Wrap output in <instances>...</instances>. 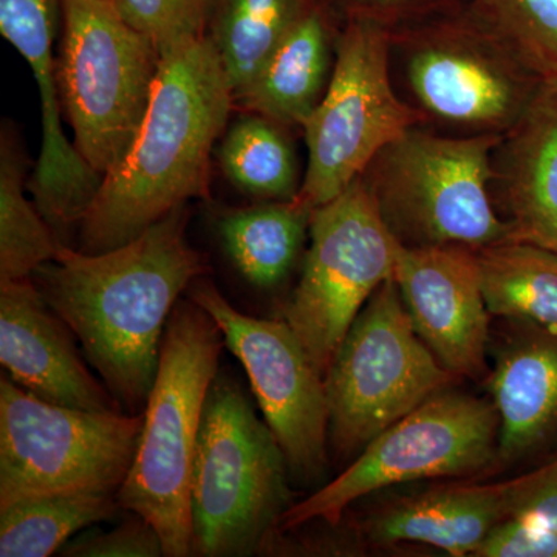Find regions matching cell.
Returning a JSON list of instances; mask_svg holds the SVG:
<instances>
[{
  "label": "cell",
  "instance_id": "8fae6325",
  "mask_svg": "<svg viewBox=\"0 0 557 557\" xmlns=\"http://www.w3.org/2000/svg\"><path fill=\"white\" fill-rule=\"evenodd\" d=\"M309 234L302 274L282 319L325 379L359 311L395 277L405 245L388 230L362 177L313 209Z\"/></svg>",
  "mask_w": 557,
  "mask_h": 557
},
{
  "label": "cell",
  "instance_id": "ba28073f",
  "mask_svg": "<svg viewBox=\"0 0 557 557\" xmlns=\"http://www.w3.org/2000/svg\"><path fill=\"white\" fill-rule=\"evenodd\" d=\"M454 376L418 336L395 278L359 311L325 373L329 445L338 457L362 450L376 435Z\"/></svg>",
  "mask_w": 557,
  "mask_h": 557
},
{
  "label": "cell",
  "instance_id": "1f68e13d",
  "mask_svg": "<svg viewBox=\"0 0 557 557\" xmlns=\"http://www.w3.org/2000/svg\"><path fill=\"white\" fill-rule=\"evenodd\" d=\"M369 2H376V3H397V2H406V0H369Z\"/></svg>",
  "mask_w": 557,
  "mask_h": 557
},
{
  "label": "cell",
  "instance_id": "3957f363",
  "mask_svg": "<svg viewBox=\"0 0 557 557\" xmlns=\"http://www.w3.org/2000/svg\"><path fill=\"white\" fill-rule=\"evenodd\" d=\"M223 346L222 330L211 314L189 298L178 300L161 341L137 454L116 493L121 509L159 531L168 557L190 556V478Z\"/></svg>",
  "mask_w": 557,
  "mask_h": 557
},
{
  "label": "cell",
  "instance_id": "8992f818",
  "mask_svg": "<svg viewBox=\"0 0 557 557\" xmlns=\"http://www.w3.org/2000/svg\"><path fill=\"white\" fill-rule=\"evenodd\" d=\"M57 81L73 145L104 177L129 152L159 76L161 54L113 0H62Z\"/></svg>",
  "mask_w": 557,
  "mask_h": 557
},
{
  "label": "cell",
  "instance_id": "cb8c5ba5",
  "mask_svg": "<svg viewBox=\"0 0 557 557\" xmlns=\"http://www.w3.org/2000/svg\"><path fill=\"white\" fill-rule=\"evenodd\" d=\"M225 177L256 199L288 201L298 197L299 164L285 126L248 112L231 124L218 150Z\"/></svg>",
  "mask_w": 557,
  "mask_h": 557
},
{
  "label": "cell",
  "instance_id": "5b68a950",
  "mask_svg": "<svg viewBox=\"0 0 557 557\" xmlns=\"http://www.w3.org/2000/svg\"><path fill=\"white\" fill-rule=\"evenodd\" d=\"M504 135L449 138L410 129L362 175L381 215L405 247L480 249L511 239L491 200L494 150Z\"/></svg>",
  "mask_w": 557,
  "mask_h": 557
},
{
  "label": "cell",
  "instance_id": "277c9868",
  "mask_svg": "<svg viewBox=\"0 0 557 557\" xmlns=\"http://www.w3.org/2000/svg\"><path fill=\"white\" fill-rule=\"evenodd\" d=\"M288 465L276 437L237 383L209 387L190 478V556L262 552L292 507Z\"/></svg>",
  "mask_w": 557,
  "mask_h": 557
},
{
  "label": "cell",
  "instance_id": "f1b7e54d",
  "mask_svg": "<svg viewBox=\"0 0 557 557\" xmlns=\"http://www.w3.org/2000/svg\"><path fill=\"white\" fill-rule=\"evenodd\" d=\"M69 557H160L164 556L159 531L138 515L124 520L113 530L87 531L61 548Z\"/></svg>",
  "mask_w": 557,
  "mask_h": 557
},
{
  "label": "cell",
  "instance_id": "4316f807",
  "mask_svg": "<svg viewBox=\"0 0 557 557\" xmlns=\"http://www.w3.org/2000/svg\"><path fill=\"white\" fill-rule=\"evenodd\" d=\"M491 32L542 78H557V0H479Z\"/></svg>",
  "mask_w": 557,
  "mask_h": 557
},
{
  "label": "cell",
  "instance_id": "2e32d148",
  "mask_svg": "<svg viewBox=\"0 0 557 557\" xmlns=\"http://www.w3.org/2000/svg\"><path fill=\"white\" fill-rule=\"evenodd\" d=\"M76 336L33 278L0 281V364L33 397L95 412L120 410L79 357Z\"/></svg>",
  "mask_w": 557,
  "mask_h": 557
},
{
  "label": "cell",
  "instance_id": "484cf974",
  "mask_svg": "<svg viewBox=\"0 0 557 557\" xmlns=\"http://www.w3.org/2000/svg\"><path fill=\"white\" fill-rule=\"evenodd\" d=\"M25 166L5 132L0 145V281L30 278L57 258L61 240L25 196Z\"/></svg>",
  "mask_w": 557,
  "mask_h": 557
},
{
  "label": "cell",
  "instance_id": "603a6c76",
  "mask_svg": "<svg viewBox=\"0 0 557 557\" xmlns=\"http://www.w3.org/2000/svg\"><path fill=\"white\" fill-rule=\"evenodd\" d=\"M313 5V0H212L207 35L234 98Z\"/></svg>",
  "mask_w": 557,
  "mask_h": 557
},
{
  "label": "cell",
  "instance_id": "9c48e42d",
  "mask_svg": "<svg viewBox=\"0 0 557 557\" xmlns=\"http://www.w3.org/2000/svg\"><path fill=\"white\" fill-rule=\"evenodd\" d=\"M421 121L392 87L386 30L354 17L336 42L327 90L302 124L309 163L296 200L317 209L336 199Z\"/></svg>",
  "mask_w": 557,
  "mask_h": 557
},
{
  "label": "cell",
  "instance_id": "4dcf8cb0",
  "mask_svg": "<svg viewBox=\"0 0 557 557\" xmlns=\"http://www.w3.org/2000/svg\"><path fill=\"white\" fill-rule=\"evenodd\" d=\"M479 557H557V531L537 520L505 518L472 553Z\"/></svg>",
  "mask_w": 557,
  "mask_h": 557
},
{
  "label": "cell",
  "instance_id": "ffe728a7",
  "mask_svg": "<svg viewBox=\"0 0 557 557\" xmlns=\"http://www.w3.org/2000/svg\"><path fill=\"white\" fill-rule=\"evenodd\" d=\"M335 60L327 21L314 3L234 102L282 126L302 127L327 90Z\"/></svg>",
  "mask_w": 557,
  "mask_h": 557
},
{
  "label": "cell",
  "instance_id": "6da1fadb",
  "mask_svg": "<svg viewBox=\"0 0 557 557\" xmlns=\"http://www.w3.org/2000/svg\"><path fill=\"white\" fill-rule=\"evenodd\" d=\"M207 265L186 240L185 207L104 252L62 244L32 278L79 341L120 406L138 413L157 372L164 330L180 296Z\"/></svg>",
  "mask_w": 557,
  "mask_h": 557
},
{
  "label": "cell",
  "instance_id": "7402d4cb",
  "mask_svg": "<svg viewBox=\"0 0 557 557\" xmlns=\"http://www.w3.org/2000/svg\"><path fill=\"white\" fill-rule=\"evenodd\" d=\"M487 311L519 324L557 327V251L508 239L478 249Z\"/></svg>",
  "mask_w": 557,
  "mask_h": 557
},
{
  "label": "cell",
  "instance_id": "30bf717a",
  "mask_svg": "<svg viewBox=\"0 0 557 557\" xmlns=\"http://www.w3.org/2000/svg\"><path fill=\"white\" fill-rule=\"evenodd\" d=\"M498 429L494 405L458 392H438L376 435L338 478L293 504L274 533L314 520L335 527L351 504L376 491L490 467L497 458Z\"/></svg>",
  "mask_w": 557,
  "mask_h": 557
},
{
  "label": "cell",
  "instance_id": "e0dca14e",
  "mask_svg": "<svg viewBox=\"0 0 557 557\" xmlns=\"http://www.w3.org/2000/svg\"><path fill=\"white\" fill-rule=\"evenodd\" d=\"M490 379L500 420L497 460L530 456L557 435V327L520 324Z\"/></svg>",
  "mask_w": 557,
  "mask_h": 557
},
{
  "label": "cell",
  "instance_id": "44dd1931",
  "mask_svg": "<svg viewBox=\"0 0 557 557\" xmlns=\"http://www.w3.org/2000/svg\"><path fill=\"white\" fill-rule=\"evenodd\" d=\"M313 209L298 200L267 201L220 212L223 249L249 284L274 288L287 278L310 230Z\"/></svg>",
  "mask_w": 557,
  "mask_h": 557
},
{
  "label": "cell",
  "instance_id": "d4e9b609",
  "mask_svg": "<svg viewBox=\"0 0 557 557\" xmlns=\"http://www.w3.org/2000/svg\"><path fill=\"white\" fill-rule=\"evenodd\" d=\"M116 496L54 494L24 498L0 508V556L47 557L73 534L115 516Z\"/></svg>",
  "mask_w": 557,
  "mask_h": 557
},
{
  "label": "cell",
  "instance_id": "52a82bcc",
  "mask_svg": "<svg viewBox=\"0 0 557 557\" xmlns=\"http://www.w3.org/2000/svg\"><path fill=\"white\" fill-rule=\"evenodd\" d=\"M143 413L51 405L0 380V508L54 494L116 496L126 482Z\"/></svg>",
  "mask_w": 557,
  "mask_h": 557
},
{
  "label": "cell",
  "instance_id": "7c38bea8",
  "mask_svg": "<svg viewBox=\"0 0 557 557\" xmlns=\"http://www.w3.org/2000/svg\"><path fill=\"white\" fill-rule=\"evenodd\" d=\"M188 298L218 322L225 346L244 366L288 471L302 482L321 478L329 453L325 383L298 336L284 319L240 313L205 278L193 282Z\"/></svg>",
  "mask_w": 557,
  "mask_h": 557
},
{
  "label": "cell",
  "instance_id": "83f0119b",
  "mask_svg": "<svg viewBox=\"0 0 557 557\" xmlns=\"http://www.w3.org/2000/svg\"><path fill=\"white\" fill-rule=\"evenodd\" d=\"M121 16L160 54L207 36L212 0H113Z\"/></svg>",
  "mask_w": 557,
  "mask_h": 557
},
{
  "label": "cell",
  "instance_id": "7a4b0ae2",
  "mask_svg": "<svg viewBox=\"0 0 557 557\" xmlns=\"http://www.w3.org/2000/svg\"><path fill=\"white\" fill-rule=\"evenodd\" d=\"M233 104L208 35L161 54L137 138L102 177L79 223L81 251L121 247L189 200L208 197L211 153Z\"/></svg>",
  "mask_w": 557,
  "mask_h": 557
},
{
  "label": "cell",
  "instance_id": "ac0fdd59",
  "mask_svg": "<svg viewBox=\"0 0 557 557\" xmlns=\"http://www.w3.org/2000/svg\"><path fill=\"white\" fill-rule=\"evenodd\" d=\"M504 138L502 180L511 239L557 251V78L542 81Z\"/></svg>",
  "mask_w": 557,
  "mask_h": 557
},
{
  "label": "cell",
  "instance_id": "9a60e30c",
  "mask_svg": "<svg viewBox=\"0 0 557 557\" xmlns=\"http://www.w3.org/2000/svg\"><path fill=\"white\" fill-rule=\"evenodd\" d=\"M413 329L454 379L486 369L490 311L478 249L463 245L403 247L395 271Z\"/></svg>",
  "mask_w": 557,
  "mask_h": 557
},
{
  "label": "cell",
  "instance_id": "4fadbf2b",
  "mask_svg": "<svg viewBox=\"0 0 557 557\" xmlns=\"http://www.w3.org/2000/svg\"><path fill=\"white\" fill-rule=\"evenodd\" d=\"M408 79L428 113L485 134H507L541 86L528 67L494 35L443 27L412 40Z\"/></svg>",
  "mask_w": 557,
  "mask_h": 557
},
{
  "label": "cell",
  "instance_id": "5bb4252c",
  "mask_svg": "<svg viewBox=\"0 0 557 557\" xmlns=\"http://www.w3.org/2000/svg\"><path fill=\"white\" fill-rule=\"evenodd\" d=\"M62 25V0H0V33L30 65L38 84L42 143L28 189L54 233L79 226L102 177L62 129L53 44Z\"/></svg>",
  "mask_w": 557,
  "mask_h": 557
},
{
  "label": "cell",
  "instance_id": "f546056e",
  "mask_svg": "<svg viewBox=\"0 0 557 557\" xmlns=\"http://www.w3.org/2000/svg\"><path fill=\"white\" fill-rule=\"evenodd\" d=\"M505 518L537 520L557 531V457L522 478L502 483Z\"/></svg>",
  "mask_w": 557,
  "mask_h": 557
},
{
  "label": "cell",
  "instance_id": "d6986e66",
  "mask_svg": "<svg viewBox=\"0 0 557 557\" xmlns=\"http://www.w3.org/2000/svg\"><path fill=\"white\" fill-rule=\"evenodd\" d=\"M505 519L502 483L442 487L381 509L364 525L375 545L420 542L450 556L478 549L491 528Z\"/></svg>",
  "mask_w": 557,
  "mask_h": 557
}]
</instances>
